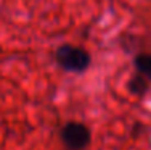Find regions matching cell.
I'll list each match as a JSON object with an SVG mask.
<instances>
[{"instance_id": "4", "label": "cell", "mask_w": 151, "mask_h": 150, "mask_svg": "<svg viewBox=\"0 0 151 150\" xmlns=\"http://www.w3.org/2000/svg\"><path fill=\"white\" fill-rule=\"evenodd\" d=\"M134 65L137 73L151 81V53H138L134 60Z\"/></svg>"}, {"instance_id": "3", "label": "cell", "mask_w": 151, "mask_h": 150, "mask_svg": "<svg viewBox=\"0 0 151 150\" xmlns=\"http://www.w3.org/2000/svg\"><path fill=\"white\" fill-rule=\"evenodd\" d=\"M127 89L130 94L137 95V97H143L150 89V81L145 76H142L140 73H135L134 76L129 79L127 83Z\"/></svg>"}, {"instance_id": "1", "label": "cell", "mask_w": 151, "mask_h": 150, "mask_svg": "<svg viewBox=\"0 0 151 150\" xmlns=\"http://www.w3.org/2000/svg\"><path fill=\"white\" fill-rule=\"evenodd\" d=\"M55 60L60 68H63L64 71H71V73H84L92 62L90 53L87 50L71 44L60 45L55 52Z\"/></svg>"}, {"instance_id": "2", "label": "cell", "mask_w": 151, "mask_h": 150, "mask_svg": "<svg viewBox=\"0 0 151 150\" xmlns=\"http://www.w3.org/2000/svg\"><path fill=\"white\" fill-rule=\"evenodd\" d=\"M61 142L68 150H85L90 144V129L84 123L69 121L61 128Z\"/></svg>"}]
</instances>
